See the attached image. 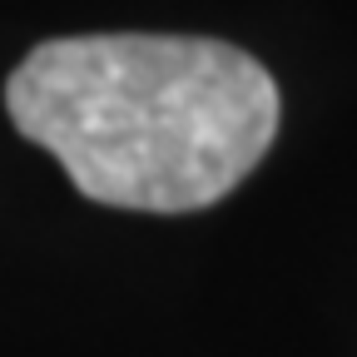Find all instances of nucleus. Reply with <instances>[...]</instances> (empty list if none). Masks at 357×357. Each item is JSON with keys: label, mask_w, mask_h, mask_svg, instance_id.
Listing matches in <instances>:
<instances>
[{"label": "nucleus", "mask_w": 357, "mask_h": 357, "mask_svg": "<svg viewBox=\"0 0 357 357\" xmlns=\"http://www.w3.org/2000/svg\"><path fill=\"white\" fill-rule=\"evenodd\" d=\"M6 109L109 208L194 213L234 194L278 134V84L208 35H65L15 65Z\"/></svg>", "instance_id": "1"}]
</instances>
